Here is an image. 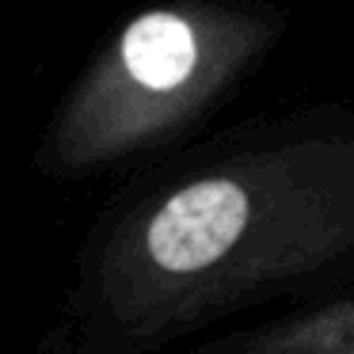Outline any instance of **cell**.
Wrapping results in <instances>:
<instances>
[{
	"label": "cell",
	"mask_w": 354,
	"mask_h": 354,
	"mask_svg": "<svg viewBox=\"0 0 354 354\" xmlns=\"http://www.w3.org/2000/svg\"><path fill=\"white\" fill-rule=\"evenodd\" d=\"M354 282V107L236 126L111 209L54 354H145L240 308Z\"/></svg>",
	"instance_id": "1"
},
{
	"label": "cell",
	"mask_w": 354,
	"mask_h": 354,
	"mask_svg": "<svg viewBox=\"0 0 354 354\" xmlns=\"http://www.w3.org/2000/svg\"><path fill=\"white\" fill-rule=\"evenodd\" d=\"M290 31L270 0H156L88 57L42 130L35 164L84 179L160 153L252 80Z\"/></svg>",
	"instance_id": "2"
},
{
	"label": "cell",
	"mask_w": 354,
	"mask_h": 354,
	"mask_svg": "<svg viewBox=\"0 0 354 354\" xmlns=\"http://www.w3.org/2000/svg\"><path fill=\"white\" fill-rule=\"evenodd\" d=\"M194 354H354V290L308 313L229 335Z\"/></svg>",
	"instance_id": "3"
}]
</instances>
